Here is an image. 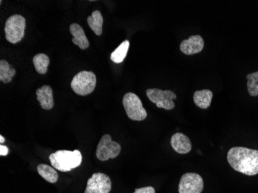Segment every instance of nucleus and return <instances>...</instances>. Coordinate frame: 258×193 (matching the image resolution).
<instances>
[{
    "label": "nucleus",
    "instance_id": "2",
    "mask_svg": "<svg viewBox=\"0 0 258 193\" xmlns=\"http://www.w3.org/2000/svg\"><path fill=\"white\" fill-rule=\"evenodd\" d=\"M49 159L55 169L67 172L81 165L82 155L79 150H58L52 153Z\"/></svg>",
    "mask_w": 258,
    "mask_h": 193
},
{
    "label": "nucleus",
    "instance_id": "22",
    "mask_svg": "<svg viewBox=\"0 0 258 193\" xmlns=\"http://www.w3.org/2000/svg\"><path fill=\"white\" fill-rule=\"evenodd\" d=\"M8 148L6 146H4V145H1V146H0V155H1V156H6V155H8Z\"/></svg>",
    "mask_w": 258,
    "mask_h": 193
},
{
    "label": "nucleus",
    "instance_id": "1",
    "mask_svg": "<svg viewBox=\"0 0 258 193\" xmlns=\"http://www.w3.org/2000/svg\"><path fill=\"white\" fill-rule=\"evenodd\" d=\"M227 161L230 166L249 176L258 174V150L244 147H233L228 151Z\"/></svg>",
    "mask_w": 258,
    "mask_h": 193
},
{
    "label": "nucleus",
    "instance_id": "15",
    "mask_svg": "<svg viewBox=\"0 0 258 193\" xmlns=\"http://www.w3.org/2000/svg\"><path fill=\"white\" fill-rule=\"evenodd\" d=\"M88 23L90 28L92 31L97 35L101 36L102 33L103 23H104V19L101 15V12L99 10H95L93 12L91 16L88 17Z\"/></svg>",
    "mask_w": 258,
    "mask_h": 193
},
{
    "label": "nucleus",
    "instance_id": "7",
    "mask_svg": "<svg viewBox=\"0 0 258 193\" xmlns=\"http://www.w3.org/2000/svg\"><path fill=\"white\" fill-rule=\"evenodd\" d=\"M121 150V146L118 142H113L109 135H104L97 147L96 156L100 161L105 162L110 159H115Z\"/></svg>",
    "mask_w": 258,
    "mask_h": 193
},
{
    "label": "nucleus",
    "instance_id": "16",
    "mask_svg": "<svg viewBox=\"0 0 258 193\" xmlns=\"http://www.w3.org/2000/svg\"><path fill=\"white\" fill-rule=\"evenodd\" d=\"M37 169L39 175L47 182L50 183H55L57 182V172L53 167L49 166L48 165H45V164H40L37 166Z\"/></svg>",
    "mask_w": 258,
    "mask_h": 193
},
{
    "label": "nucleus",
    "instance_id": "14",
    "mask_svg": "<svg viewBox=\"0 0 258 193\" xmlns=\"http://www.w3.org/2000/svg\"><path fill=\"white\" fill-rule=\"evenodd\" d=\"M213 96L214 94L210 90L204 89L195 91L194 94V103L201 109H207L212 102Z\"/></svg>",
    "mask_w": 258,
    "mask_h": 193
},
{
    "label": "nucleus",
    "instance_id": "18",
    "mask_svg": "<svg viewBox=\"0 0 258 193\" xmlns=\"http://www.w3.org/2000/svg\"><path fill=\"white\" fill-rule=\"evenodd\" d=\"M16 75V70L11 68L10 63L5 60L1 59L0 61V81L5 84L10 83Z\"/></svg>",
    "mask_w": 258,
    "mask_h": 193
},
{
    "label": "nucleus",
    "instance_id": "11",
    "mask_svg": "<svg viewBox=\"0 0 258 193\" xmlns=\"http://www.w3.org/2000/svg\"><path fill=\"white\" fill-rule=\"evenodd\" d=\"M171 146L175 152L182 155L189 153L192 149L190 139L180 132H177L172 136Z\"/></svg>",
    "mask_w": 258,
    "mask_h": 193
},
{
    "label": "nucleus",
    "instance_id": "10",
    "mask_svg": "<svg viewBox=\"0 0 258 193\" xmlns=\"http://www.w3.org/2000/svg\"><path fill=\"white\" fill-rule=\"evenodd\" d=\"M181 52L185 55H194L201 53L204 48V40L201 35H194L181 43Z\"/></svg>",
    "mask_w": 258,
    "mask_h": 193
},
{
    "label": "nucleus",
    "instance_id": "4",
    "mask_svg": "<svg viewBox=\"0 0 258 193\" xmlns=\"http://www.w3.org/2000/svg\"><path fill=\"white\" fill-rule=\"evenodd\" d=\"M26 20L23 16H11L7 19L5 23V35L7 41L18 43L23 40L25 35Z\"/></svg>",
    "mask_w": 258,
    "mask_h": 193
},
{
    "label": "nucleus",
    "instance_id": "8",
    "mask_svg": "<svg viewBox=\"0 0 258 193\" xmlns=\"http://www.w3.org/2000/svg\"><path fill=\"white\" fill-rule=\"evenodd\" d=\"M204 190V180L199 174L185 173L181 177L179 193H201Z\"/></svg>",
    "mask_w": 258,
    "mask_h": 193
},
{
    "label": "nucleus",
    "instance_id": "6",
    "mask_svg": "<svg viewBox=\"0 0 258 193\" xmlns=\"http://www.w3.org/2000/svg\"><path fill=\"white\" fill-rule=\"evenodd\" d=\"M146 95L148 98L152 103L156 104L159 108H163L165 110H172L175 107V103L173 100L177 98V96L173 91L166 90L158 89V88H150L146 91Z\"/></svg>",
    "mask_w": 258,
    "mask_h": 193
},
{
    "label": "nucleus",
    "instance_id": "5",
    "mask_svg": "<svg viewBox=\"0 0 258 193\" xmlns=\"http://www.w3.org/2000/svg\"><path fill=\"white\" fill-rule=\"evenodd\" d=\"M122 104L126 114L131 120L141 121L147 117V111L143 107V102L139 96L134 93L128 92L124 94Z\"/></svg>",
    "mask_w": 258,
    "mask_h": 193
},
{
    "label": "nucleus",
    "instance_id": "12",
    "mask_svg": "<svg viewBox=\"0 0 258 193\" xmlns=\"http://www.w3.org/2000/svg\"><path fill=\"white\" fill-rule=\"evenodd\" d=\"M37 101L40 103V107L44 110H51L54 106L53 90L48 85H44L36 91Z\"/></svg>",
    "mask_w": 258,
    "mask_h": 193
},
{
    "label": "nucleus",
    "instance_id": "3",
    "mask_svg": "<svg viewBox=\"0 0 258 193\" xmlns=\"http://www.w3.org/2000/svg\"><path fill=\"white\" fill-rule=\"evenodd\" d=\"M97 79L92 71H81L74 77L71 87L78 95L86 96L95 91Z\"/></svg>",
    "mask_w": 258,
    "mask_h": 193
},
{
    "label": "nucleus",
    "instance_id": "19",
    "mask_svg": "<svg viewBox=\"0 0 258 193\" xmlns=\"http://www.w3.org/2000/svg\"><path fill=\"white\" fill-rule=\"evenodd\" d=\"M130 43L128 40H124L116 48V50L112 52L111 54V59L114 63H121L124 61V58L127 56V51H128Z\"/></svg>",
    "mask_w": 258,
    "mask_h": 193
},
{
    "label": "nucleus",
    "instance_id": "13",
    "mask_svg": "<svg viewBox=\"0 0 258 193\" xmlns=\"http://www.w3.org/2000/svg\"><path fill=\"white\" fill-rule=\"evenodd\" d=\"M70 32L73 36L72 42L77 46H79L81 50H86L89 47V41L87 38L83 28L78 24V23H72L70 26Z\"/></svg>",
    "mask_w": 258,
    "mask_h": 193
},
{
    "label": "nucleus",
    "instance_id": "20",
    "mask_svg": "<svg viewBox=\"0 0 258 193\" xmlns=\"http://www.w3.org/2000/svg\"><path fill=\"white\" fill-rule=\"evenodd\" d=\"M247 86L249 94L252 97L258 96V71L247 75Z\"/></svg>",
    "mask_w": 258,
    "mask_h": 193
},
{
    "label": "nucleus",
    "instance_id": "9",
    "mask_svg": "<svg viewBox=\"0 0 258 193\" xmlns=\"http://www.w3.org/2000/svg\"><path fill=\"white\" fill-rule=\"evenodd\" d=\"M111 181L109 176L104 173L93 174L88 180L85 193H110Z\"/></svg>",
    "mask_w": 258,
    "mask_h": 193
},
{
    "label": "nucleus",
    "instance_id": "23",
    "mask_svg": "<svg viewBox=\"0 0 258 193\" xmlns=\"http://www.w3.org/2000/svg\"><path fill=\"white\" fill-rule=\"evenodd\" d=\"M5 138H4V136H0V144H1V145H3V144H4V142H5Z\"/></svg>",
    "mask_w": 258,
    "mask_h": 193
},
{
    "label": "nucleus",
    "instance_id": "17",
    "mask_svg": "<svg viewBox=\"0 0 258 193\" xmlns=\"http://www.w3.org/2000/svg\"><path fill=\"white\" fill-rule=\"evenodd\" d=\"M33 65L35 70L40 75H45L47 72L49 65H50V58L44 53H39L35 55L33 58Z\"/></svg>",
    "mask_w": 258,
    "mask_h": 193
},
{
    "label": "nucleus",
    "instance_id": "21",
    "mask_svg": "<svg viewBox=\"0 0 258 193\" xmlns=\"http://www.w3.org/2000/svg\"><path fill=\"white\" fill-rule=\"evenodd\" d=\"M134 193H156V190L152 186L143 187L137 188Z\"/></svg>",
    "mask_w": 258,
    "mask_h": 193
}]
</instances>
